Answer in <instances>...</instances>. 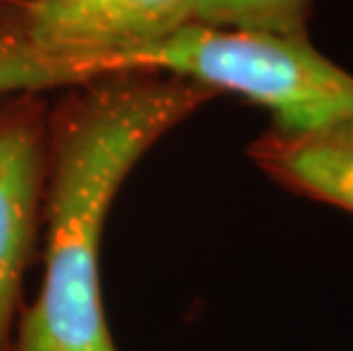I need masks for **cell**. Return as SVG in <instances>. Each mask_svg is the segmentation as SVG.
Returning <instances> with one entry per match:
<instances>
[{"label":"cell","mask_w":353,"mask_h":351,"mask_svg":"<svg viewBox=\"0 0 353 351\" xmlns=\"http://www.w3.org/2000/svg\"><path fill=\"white\" fill-rule=\"evenodd\" d=\"M214 96L162 71H117L71 85L48 112L43 283L12 351H117L99 285L112 201L141 155Z\"/></svg>","instance_id":"cell-1"},{"label":"cell","mask_w":353,"mask_h":351,"mask_svg":"<svg viewBox=\"0 0 353 351\" xmlns=\"http://www.w3.org/2000/svg\"><path fill=\"white\" fill-rule=\"evenodd\" d=\"M117 71H162L258 103L278 132H310L353 119V76L310 39L242 28L190 23L151 43L94 53L5 57L14 92H41Z\"/></svg>","instance_id":"cell-2"},{"label":"cell","mask_w":353,"mask_h":351,"mask_svg":"<svg viewBox=\"0 0 353 351\" xmlns=\"http://www.w3.org/2000/svg\"><path fill=\"white\" fill-rule=\"evenodd\" d=\"M201 0H3L0 50L94 53L151 43L190 23Z\"/></svg>","instance_id":"cell-3"},{"label":"cell","mask_w":353,"mask_h":351,"mask_svg":"<svg viewBox=\"0 0 353 351\" xmlns=\"http://www.w3.org/2000/svg\"><path fill=\"white\" fill-rule=\"evenodd\" d=\"M48 112L37 94L0 101V351H12L21 283L43 210Z\"/></svg>","instance_id":"cell-4"},{"label":"cell","mask_w":353,"mask_h":351,"mask_svg":"<svg viewBox=\"0 0 353 351\" xmlns=\"http://www.w3.org/2000/svg\"><path fill=\"white\" fill-rule=\"evenodd\" d=\"M249 155L281 188L353 214V119L310 132L269 128Z\"/></svg>","instance_id":"cell-5"},{"label":"cell","mask_w":353,"mask_h":351,"mask_svg":"<svg viewBox=\"0 0 353 351\" xmlns=\"http://www.w3.org/2000/svg\"><path fill=\"white\" fill-rule=\"evenodd\" d=\"M312 0H201L192 21L307 39Z\"/></svg>","instance_id":"cell-6"}]
</instances>
